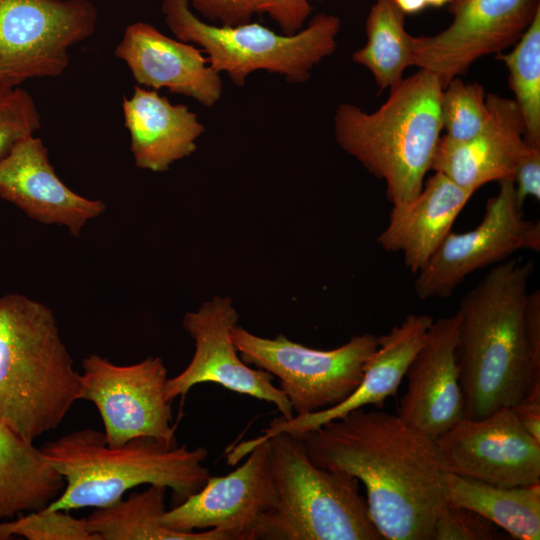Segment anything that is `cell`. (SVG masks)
<instances>
[{
    "label": "cell",
    "instance_id": "d6a6232c",
    "mask_svg": "<svg viewBox=\"0 0 540 540\" xmlns=\"http://www.w3.org/2000/svg\"><path fill=\"white\" fill-rule=\"evenodd\" d=\"M256 13H267L284 35L300 31L312 12L309 0H255Z\"/></svg>",
    "mask_w": 540,
    "mask_h": 540
},
{
    "label": "cell",
    "instance_id": "6da1fadb",
    "mask_svg": "<svg viewBox=\"0 0 540 540\" xmlns=\"http://www.w3.org/2000/svg\"><path fill=\"white\" fill-rule=\"evenodd\" d=\"M298 437L314 464L363 484L383 539L434 540L449 472L435 439L398 415L365 408Z\"/></svg>",
    "mask_w": 540,
    "mask_h": 540
},
{
    "label": "cell",
    "instance_id": "8d00e7d4",
    "mask_svg": "<svg viewBox=\"0 0 540 540\" xmlns=\"http://www.w3.org/2000/svg\"><path fill=\"white\" fill-rule=\"evenodd\" d=\"M404 14H414L423 10L427 5L425 0H392Z\"/></svg>",
    "mask_w": 540,
    "mask_h": 540
},
{
    "label": "cell",
    "instance_id": "2e32d148",
    "mask_svg": "<svg viewBox=\"0 0 540 540\" xmlns=\"http://www.w3.org/2000/svg\"><path fill=\"white\" fill-rule=\"evenodd\" d=\"M458 324L457 313L434 320L405 374L407 387L397 415L432 439L465 417L456 356Z\"/></svg>",
    "mask_w": 540,
    "mask_h": 540
},
{
    "label": "cell",
    "instance_id": "f1b7e54d",
    "mask_svg": "<svg viewBox=\"0 0 540 540\" xmlns=\"http://www.w3.org/2000/svg\"><path fill=\"white\" fill-rule=\"evenodd\" d=\"M14 536L28 540H99L88 530L86 519L75 518L68 511L46 508L0 522V540Z\"/></svg>",
    "mask_w": 540,
    "mask_h": 540
},
{
    "label": "cell",
    "instance_id": "ac0fdd59",
    "mask_svg": "<svg viewBox=\"0 0 540 540\" xmlns=\"http://www.w3.org/2000/svg\"><path fill=\"white\" fill-rule=\"evenodd\" d=\"M0 197L29 218L66 228L79 237L86 224L106 211V204L70 189L56 174L43 141L29 136L0 162Z\"/></svg>",
    "mask_w": 540,
    "mask_h": 540
},
{
    "label": "cell",
    "instance_id": "d6986e66",
    "mask_svg": "<svg viewBox=\"0 0 540 540\" xmlns=\"http://www.w3.org/2000/svg\"><path fill=\"white\" fill-rule=\"evenodd\" d=\"M433 321L434 319L426 314H408L400 324L379 336V345L365 365L360 384L343 402L318 412L294 415L289 419L280 416L262 430L260 436L241 442L238 446L246 449L281 432L302 436L366 406L372 405L381 409L385 401L397 393Z\"/></svg>",
    "mask_w": 540,
    "mask_h": 540
},
{
    "label": "cell",
    "instance_id": "52a82bcc",
    "mask_svg": "<svg viewBox=\"0 0 540 540\" xmlns=\"http://www.w3.org/2000/svg\"><path fill=\"white\" fill-rule=\"evenodd\" d=\"M161 11L176 39L201 46L209 65L227 73L236 86H243L257 70L278 73L292 84L304 83L312 68L335 51L341 26L337 16L321 13L306 28L284 35L258 23L212 25L199 19L187 0H162Z\"/></svg>",
    "mask_w": 540,
    "mask_h": 540
},
{
    "label": "cell",
    "instance_id": "f546056e",
    "mask_svg": "<svg viewBox=\"0 0 540 540\" xmlns=\"http://www.w3.org/2000/svg\"><path fill=\"white\" fill-rule=\"evenodd\" d=\"M40 126V113L32 96L18 86L0 85V162Z\"/></svg>",
    "mask_w": 540,
    "mask_h": 540
},
{
    "label": "cell",
    "instance_id": "e0dca14e",
    "mask_svg": "<svg viewBox=\"0 0 540 540\" xmlns=\"http://www.w3.org/2000/svg\"><path fill=\"white\" fill-rule=\"evenodd\" d=\"M488 118L481 131L466 141L440 137L431 170L474 193L483 185L512 180L534 149L524 139V123L514 100L486 95Z\"/></svg>",
    "mask_w": 540,
    "mask_h": 540
},
{
    "label": "cell",
    "instance_id": "603a6c76",
    "mask_svg": "<svg viewBox=\"0 0 540 540\" xmlns=\"http://www.w3.org/2000/svg\"><path fill=\"white\" fill-rule=\"evenodd\" d=\"M64 486L41 448L0 422V519L45 509Z\"/></svg>",
    "mask_w": 540,
    "mask_h": 540
},
{
    "label": "cell",
    "instance_id": "5bb4252c",
    "mask_svg": "<svg viewBox=\"0 0 540 540\" xmlns=\"http://www.w3.org/2000/svg\"><path fill=\"white\" fill-rule=\"evenodd\" d=\"M238 314L230 297L215 296L196 311L187 312L183 327L194 340V355L178 375L165 384L166 399L172 402L185 396L198 384L214 383L243 395L272 403L285 419L292 418V406L274 376L265 370L251 368L240 357L231 331Z\"/></svg>",
    "mask_w": 540,
    "mask_h": 540
},
{
    "label": "cell",
    "instance_id": "4316f807",
    "mask_svg": "<svg viewBox=\"0 0 540 540\" xmlns=\"http://www.w3.org/2000/svg\"><path fill=\"white\" fill-rule=\"evenodd\" d=\"M524 123V139L540 148V10L509 53H499Z\"/></svg>",
    "mask_w": 540,
    "mask_h": 540
},
{
    "label": "cell",
    "instance_id": "5b68a950",
    "mask_svg": "<svg viewBox=\"0 0 540 540\" xmlns=\"http://www.w3.org/2000/svg\"><path fill=\"white\" fill-rule=\"evenodd\" d=\"M443 85L419 69L390 88L383 105L366 113L343 103L334 116L339 146L386 183L392 205L413 199L431 170L442 131Z\"/></svg>",
    "mask_w": 540,
    "mask_h": 540
},
{
    "label": "cell",
    "instance_id": "1f68e13d",
    "mask_svg": "<svg viewBox=\"0 0 540 540\" xmlns=\"http://www.w3.org/2000/svg\"><path fill=\"white\" fill-rule=\"evenodd\" d=\"M202 17L220 21L222 26H237L250 22L256 14L255 0H187Z\"/></svg>",
    "mask_w": 540,
    "mask_h": 540
},
{
    "label": "cell",
    "instance_id": "484cf974",
    "mask_svg": "<svg viewBox=\"0 0 540 540\" xmlns=\"http://www.w3.org/2000/svg\"><path fill=\"white\" fill-rule=\"evenodd\" d=\"M404 19L392 0H376L366 20V44L352 55L372 73L380 89L396 85L412 66L413 36L405 30Z\"/></svg>",
    "mask_w": 540,
    "mask_h": 540
},
{
    "label": "cell",
    "instance_id": "ba28073f",
    "mask_svg": "<svg viewBox=\"0 0 540 540\" xmlns=\"http://www.w3.org/2000/svg\"><path fill=\"white\" fill-rule=\"evenodd\" d=\"M231 337L241 359L277 377L294 415L318 412L343 402L360 384L379 336L364 333L345 344L319 350L289 340L255 335L235 325Z\"/></svg>",
    "mask_w": 540,
    "mask_h": 540
},
{
    "label": "cell",
    "instance_id": "ffe728a7",
    "mask_svg": "<svg viewBox=\"0 0 540 540\" xmlns=\"http://www.w3.org/2000/svg\"><path fill=\"white\" fill-rule=\"evenodd\" d=\"M202 50L138 21L126 27L115 56L129 68L139 86L167 88L212 107L222 95L220 73L203 56Z\"/></svg>",
    "mask_w": 540,
    "mask_h": 540
},
{
    "label": "cell",
    "instance_id": "836d02e7",
    "mask_svg": "<svg viewBox=\"0 0 540 540\" xmlns=\"http://www.w3.org/2000/svg\"><path fill=\"white\" fill-rule=\"evenodd\" d=\"M513 183L516 201L521 208L528 197L540 199V149H534L518 166Z\"/></svg>",
    "mask_w": 540,
    "mask_h": 540
},
{
    "label": "cell",
    "instance_id": "d4e9b609",
    "mask_svg": "<svg viewBox=\"0 0 540 540\" xmlns=\"http://www.w3.org/2000/svg\"><path fill=\"white\" fill-rule=\"evenodd\" d=\"M167 488L148 485L142 492L102 507L86 518L88 530L99 540H225L216 529L178 532L164 527L160 518L166 511Z\"/></svg>",
    "mask_w": 540,
    "mask_h": 540
},
{
    "label": "cell",
    "instance_id": "4fadbf2b",
    "mask_svg": "<svg viewBox=\"0 0 540 540\" xmlns=\"http://www.w3.org/2000/svg\"><path fill=\"white\" fill-rule=\"evenodd\" d=\"M451 24L433 36H413L412 66L445 87L477 59L514 45L540 10L539 0H451Z\"/></svg>",
    "mask_w": 540,
    "mask_h": 540
},
{
    "label": "cell",
    "instance_id": "8fae6325",
    "mask_svg": "<svg viewBox=\"0 0 540 540\" xmlns=\"http://www.w3.org/2000/svg\"><path fill=\"white\" fill-rule=\"evenodd\" d=\"M515 197L512 180L499 182L477 227L450 232L417 273L415 294L420 299L446 298L482 268L499 264L520 250H540V224L526 220Z\"/></svg>",
    "mask_w": 540,
    "mask_h": 540
},
{
    "label": "cell",
    "instance_id": "3957f363",
    "mask_svg": "<svg viewBox=\"0 0 540 540\" xmlns=\"http://www.w3.org/2000/svg\"><path fill=\"white\" fill-rule=\"evenodd\" d=\"M81 397V373L52 309L23 294L0 296V422L33 442Z\"/></svg>",
    "mask_w": 540,
    "mask_h": 540
},
{
    "label": "cell",
    "instance_id": "30bf717a",
    "mask_svg": "<svg viewBox=\"0 0 540 540\" xmlns=\"http://www.w3.org/2000/svg\"><path fill=\"white\" fill-rule=\"evenodd\" d=\"M81 400L92 402L108 445L138 437L175 443L171 402L165 396L167 369L160 357L118 365L98 354L82 360Z\"/></svg>",
    "mask_w": 540,
    "mask_h": 540
},
{
    "label": "cell",
    "instance_id": "d590c367",
    "mask_svg": "<svg viewBox=\"0 0 540 540\" xmlns=\"http://www.w3.org/2000/svg\"><path fill=\"white\" fill-rule=\"evenodd\" d=\"M512 409L525 430L540 442V380L527 387L522 399Z\"/></svg>",
    "mask_w": 540,
    "mask_h": 540
},
{
    "label": "cell",
    "instance_id": "7c38bea8",
    "mask_svg": "<svg viewBox=\"0 0 540 540\" xmlns=\"http://www.w3.org/2000/svg\"><path fill=\"white\" fill-rule=\"evenodd\" d=\"M245 462L224 476H209L204 486L171 510L161 524L173 531L216 529L225 540H255L262 517L277 504L278 493L267 440L246 448Z\"/></svg>",
    "mask_w": 540,
    "mask_h": 540
},
{
    "label": "cell",
    "instance_id": "8992f818",
    "mask_svg": "<svg viewBox=\"0 0 540 540\" xmlns=\"http://www.w3.org/2000/svg\"><path fill=\"white\" fill-rule=\"evenodd\" d=\"M267 441L278 500L255 540L383 539L357 478L314 464L301 437L281 432Z\"/></svg>",
    "mask_w": 540,
    "mask_h": 540
},
{
    "label": "cell",
    "instance_id": "7402d4cb",
    "mask_svg": "<svg viewBox=\"0 0 540 540\" xmlns=\"http://www.w3.org/2000/svg\"><path fill=\"white\" fill-rule=\"evenodd\" d=\"M124 125L136 167L165 172L196 149L204 125L187 105L172 104L157 90L135 86L122 102Z\"/></svg>",
    "mask_w": 540,
    "mask_h": 540
},
{
    "label": "cell",
    "instance_id": "e575fe53",
    "mask_svg": "<svg viewBox=\"0 0 540 540\" xmlns=\"http://www.w3.org/2000/svg\"><path fill=\"white\" fill-rule=\"evenodd\" d=\"M524 323L533 370L540 374V292L538 289L527 295Z\"/></svg>",
    "mask_w": 540,
    "mask_h": 540
},
{
    "label": "cell",
    "instance_id": "83f0119b",
    "mask_svg": "<svg viewBox=\"0 0 540 540\" xmlns=\"http://www.w3.org/2000/svg\"><path fill=\"white\" fill-rule=\"evenodd\" d=\"M440 116L445 136L453 141H466L478 134L488 118L481 84L452 79L441 93Z\"/></svg>",
    "mask_w": 540,
    "mask_h": 540
},
{
    "label": "cell",
    "instance_id": "44dd1931",
    "mask_svg": "<svg viewBox=\"0 0 540 540\" xmlns=\"http://www.w3.org/2000/svg\"><path fill=\"white\" fill-rule=\"evenodd\" d=\"M473 194L434 172L413 199L393 205L378 243L385 251L402 252L406 267L417 274L451 232Z\"/></svg>",
    "mask_w": 540,
    "mask_h": 540
},
{
    "label": "cell",
    "instance_id": "9a60e30c",
    "mask_svg": "<svg viewBox=\"0 0 540 540\" xmlns=\"http://www.w3.org/2000/svg\"><path fill=\"white\" fill-rule=\"evenodd\" d=\"M435 440L449 472L502 487L540 483V442L512 408L464 417Z\"/></svg>",
    "mask_w": 540,
    "mask_h": 540
},
{
    "label": "cell",
    "instance_id": "7a4b0ae2",
    "mask_svg": "<svg viewBox=\"0 0 540 540\" xmlns=\"http://www.w3.org/2000/svg\"><path fill=\"white\" fill-rule=\"evenodd\" d=\"M531 261L496 264L460 300L456 356L465 417L514 407L540 380L525 333Z\"/></svg>",
    "mask_w": 540,
    "mask_h": 540
},
{
    "label": "cell",
    "instance_id": "9c48e42d",
    "mask_svg": "<svg viewBox=\"0 0 540 540\" xmlns=\"http://www.w3.org/2000/svg\"><path fill=\"white\" fill-rule=\"evenodd\" d=\"M97 20L90 0H0V85L62 75Z\"/></svg>",
    "mask_w": 540,
    "mask_h": 540
},
{
    "label": "cell",
    "instance_id": "277c9868",
    "mask_svg": "<svg viewBox=\"0 0 540 540\" xmlns=\"http://www.w3.org/2000/svg\"><path fill=\"white\" fill-rule=\"evenodd\" d=\"M65 481L62 493L46 509L71 510L110 506L140 485H162L178 503L199 491L210 476L208 451L177 442L138 437L119 446L103 432L84 428L40 447Z\"/></svg>",
    "mask_w": 540,
    "mask_h": 540
},
{
    "label": "cell",
    "instance_id": "4dcf8cb0",
    "mask_svg": "<svg viewBox=\"0 0 540 540\" xmlns=\"http://www.w3.org/2000/svg\"><path fill=\"white\" fill-rule=\"evenodd\" d=\"M510 536L481 514L448 501L434 525V540H503Z\"/></svg>",
    "mask_w": 540,
    "mask_h": 540
},
{
    "label": "cell",
    "instance_id": "cb8c5ba5",
    "mask_svg": "<svg viewBox=\"0 0 540 540\" xmlns=\"http://www.w3.org/2000/svg\"><path fill=\"white\" fill-rule=\"evenodd\" d=\"M446 500L476 511L510 538H540V483L502 487L448 472Z\"/></svg>",
    "mask_w": 540,
    "mask_h": 540
},
{
    "label": "cell",
    "instance_id": "74e56055",
    "mask_svg": "<svg viewBox=\"0 0 540 540\" xmlns=\"http://www.w3.org/2000/svg\"><path fill=\"white\" fill-rule=\"evenodd\" d=\"M451 0H425L426 5L428 6H434V7H440L447 3H449Z\"/></svg>",
    "mask_w": 540,
    "mask_h": 540
}]
</instances>
